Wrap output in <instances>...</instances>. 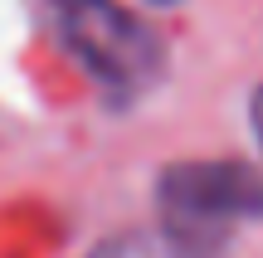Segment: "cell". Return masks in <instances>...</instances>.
Returning <instances> with one entry per match:
<instances>
[{"instance_id":"6da1fadb","label":"cell","mask_w":263,"mask_h":258,"mask_svg":"<svg viewBox=\"0 0 263 258\" xmlns=\"http://www.w3.org/2000/svg\"><path fill=\"white\" fill-rule=\"evenodd\" d=\"M54 34L112 93H141L161 73V39L117 0H39Z\"/></svg>"},{"instance_id":"7a4b0ae2","label":"cell","mask_w":263,"mask_h":258,"mask_svg":"<svg viewBox=\"0 0 263 258\" xmlns=\"http://www.w3.org/2000/svg\"><path fill=\"white\" fill-rule=\"evenodd\" d=\"M156 200L171 234L219 249L234 224L263 220V175L239 161H190L161 175Z\"/></svg>"},{"instance_id":"3957f363","label":"cell","mask_w":263,"mask_h":258,"mask_svg":"<svg viewBox=\"0 0 263 258\" xmlns=\"http://www.w3.org/2000/svg\"><path fill=\"white\" fill-rule=\"evenodd\" d=\"M88 258H224V249L215 244H195L171 234L166 224L161 229H137V234H117V239L98 244Z\"/></svg>"},{"instance_id":"277c9868","label":"cell","mask_w":263,"mask_h":258,"mask_svg":"<svg viewBox=\"0 0 263 258\" xmlns=\"http://www.w3.org/2000/svg\"><path fill=\"white\" fill-rule=\"evenodd\" d=\"M249 117H254V132H258V146H263V88L254 93V107H249Z\"/></svg>"},{"instance_id":"5b68a950","label":"cell","mask_w":263,"mask_h":258,"mask_svg":"<svg viewBox=\"0 0 263 258\" xmlns=\"http://www.w3.org/2000/svg\"><path fill=\"white\" fill-rule=\"evenodd\" d=\"M156 5H171V0H156Z\"/></svg>"}]
</instances>
